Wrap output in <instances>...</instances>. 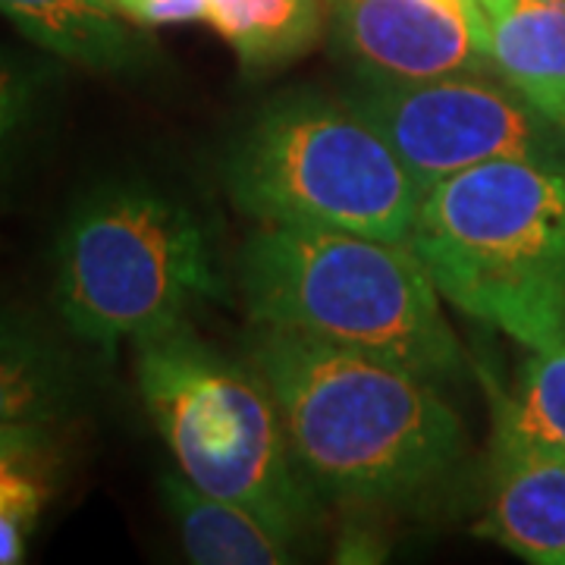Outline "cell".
Instances as JSON below:
<instances>
[{"mask_svg":"<svg viewBox=\"0 0 565 565\" xmlns=\"http://www.w3.org/2000/svg\"><path fill=\"white\" fill-rule=\"evenodd\" d=\"M248 362L274 390L292 456L318 493L403 500L462 456V418L444 384L405 364L277 327H258Z\"/></svg>","mask_w":565,"mask_h":565,"instance_id":"obj_1","label":"cell"},{"mask_svg":"<svg viewBox=\"0 0 565 565\" xmlns=\"http://www.w3.org/2000/svg\"><path fill=\"white\" fill-rule=\"evenodd\" d=\"M408 245L471 321L531 352L565 343V163L509 158L427 185Z\"/></svg>","mask_w":565,"mask_h":565,"instance_id":"obj_2","label":"cell"},{"mask_svg":"<svg viewBox=\"0 0 565 565\" xmlns=\"http://www.w3.org/2000/svg\"><path fill=\"white\" fill-rule=\"evenodd\" d=\"M239 264L245 308L258 327L371 352L437 384L462 381V345L412 245L262 223Z\"/></svg>","mask_w":565,"mask_h":565,"instance_id":"obj_3","label":"cell"},{"mask_svg":"<svg viewBox=\"0 0 565 565\" xmlns=\"http://www.w3.org/2000/svg\"><path fill=\"white\" fill-rule=\"evenodd\" d=\"M221 296L207 226L148 182L95 185L63 223L54 305L79 340L104 352L170 330Z\"/></svg>","mask_w":565,"mask_h":565,"instance_id":"obj_4","label":"cell"},{"mask_svg":"<svg viewBox=\"0 0 565 565\" xmlns=\"http://www.w3.org/2000/svg\"><path fill=\"white\" fill-rule=\"evenodd\" d=\"M223 182L252 221L403 245L424 192L359 104L318 92L267 104L233 141Z\"/></svg>","mask_w":565,"mask_h":565,"instance_id":"obj_5","label":"cell"},{"mask_svg":"<svg viewBox=\"0 0 565 565\" xmlns=\"http://www.w3.org/2000/svg\"><path fill=\"white\" fill-rule=\"evenodd\" d=\"M136 349L141 399L182 478L299 537L318 515V490L292 456L262 371L204 343L189 321L145 337Z\"/></svg>","mask_w":565,"mask_h":565,"instance_id":"obj_6","label":"cell"},{"mask_svg":"<svg viewBox=\"0 0 565 565\" xmlns=\"http://www.w3.org/2000/svg\"><path fill=\"white\" fill-rule=\"evenodd\" d=\"M422 189L490 161L565 163V132L497 73L367 82L355 95Z\"/></svg>","mask_w":565,"mask_h":565,"instance_id":"obj_7","label":"cell"},{"mask_svg":"<svg viewBox=\"0 0 565 565\" xmlns=\"http://www.w3.org/2000/svg\"><path fill=\"white\" fill-rule=\"evenodd\" d=\"M364 82L493 73L475 0H327Z\"/></svg>","mask_w":565,"mask_h":565,"instance_id":"obj_8","label":"cell"},{"mask_svg":"<svg viewBox=\"0 0 565 565\" xmlns=\"http://www.w3.org/2000/svg\"><path fill=\"white\" fill-rule=\"evenodd\" d=\"M493 73L565 132V0H475Z\"/></svg>","mask_w":565,"mask_h":565,"instance_id":"obj_9","label":"cell"},{"mask_svg":"<svg viewBox=\"0 0 565 565\" xmlns=\"http://www.w3.org/2000/svg\"><path fill=\"white\" fill-rule=\"evenodd\" d=\"M484 534L527 563L565 565V456L493 452Z\"/></svg>","mask_w":565,"mask_h":565,"instance_id":"obj_10","label":"cell"},{"mask_svg":"<svg viewBox=\"0 0 565 565\" xmlns=\"http://www.w3.org/2000/svg\"><path fill=\"white\" fill-rule=\"evenodd\" d=\"M158 487L192 563L277 565L292 559L296 534L262 512L204 493L202 487L177 475H163Z\"/></svg>","mask_w":565,"mask_h":565,"instance_id":"obj_11","label":"cell"},{"mask_svg":"<svg viewBox=\"0 0 565 565\" xmlns=\"http://www.w3.org/2000/svg\"><path fill=\"white\" fill-rule=\"evenodd\" d=\"M0 17L47 54L95 73H126L141 61L139 39L110 0H0Z\"/></svg>","mask_w":565,"mask_h":565,"instance_id":"obj_12","label":"cell"},{"mask_svg":"<svg viewBox=\"0 0 565 565\" xmlns=\"http://www.w3.org/2000/svg\"><path fill=\"white\" fill-rule=\"evenodd\" d=\"M76 403L73 362L41 330L0 318V424H57Z\"/></svg>","mask_w":565,"mask_h":565,"instance_id":"obj_13","label":"cell"},{"mask_svg":"<svg viewBox=\"0 0 565 565\" xmlns=\"http://www.w3.org/2000/svg\"><path fill=\"white\" fill-rule=\"evenodd\" d=\"M204 22L221 35L248 76L305 57L323 32L321 0H204Z\"/></svg>","mask_w":565,"mask_h":565,"instance_id":"obj_14","label":"cell"},{"mask_svg":"<svg viewBox=\"0 0 565 565\" xmlns=\"http://www.w3.org/2000/svg\"><path fill=\"white\" fill-rule=\"evenodd\" d=\"M493 452L565 456V343L537 349L497 399Z\"/></svg>","mask_w":565,"mask_h":565,"instance_id":"obj_15","label":"cell"},{"mask_svg":"<svg viewBox=\"0 0 565 565\" xmlns=\"http://www.w3.org/2000/svg\"><path fill=\"white\" fill-rule=\"evenodd\" d=\"M51 471H20L0 484V565L25 559L29 534L51 497Z\"/></svg>","mask_w":565,"mask_h":565,"instance_id":"obj_16","label":"cell"},{"mask_svg":"<svg viewBox=\"0 0 565 565\" xmlns=\"http://www.w3.org/2000/svg\"><path fill=\"white\" fill-rule=\"evenodd\" d=\"M47 76V66L0 51V158L13 148L39 110Z\"/></svg>","mask_w":565,"mask_h":565,"instance_id":"obj_17","label":"cell"},{"mask_svg":"<svg viewBox=\"0 0 565 565\" xmlns=\"http://www.w3.org/2000/svg\"><path fill=\"white\" fill-rule=\"evenodd\" d=\"M54 424H0V484L20 471H51Z\"/></svg>","mask_w":565,"mask_h":565,"instance_id":"obj_18","label":"cell"},{"mask_svg":"<svg viewBox=\"0 0 565 565\" xmlns=\"http://www.w3.org/2000/svg\"><path fill=\"white\" fill-rule=\"evenodd\" d=\"M110 7L122 20L141 29L204 22V13H207L204 0H110Z\"/></svg>","mask_w":565,"mask_h":565,"instance_id":"obj_19","label":"cell"}]
</instances>
